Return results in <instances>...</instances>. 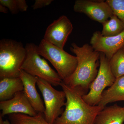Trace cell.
I'll return each instance as SVG.
<instances>
[{
  "label": "cell",
  "instance_id": "obj_1",
  "mask_svg": "<svg viewBox=\"0 0 124 124\" xmlns=\"http://www.w3.org/2000/svg\"><path fill=\"white\" fill-rule=\"evenodd\" d=\"M71 46L70 50L77 58V66L69 79L63 82L84 95L88 93L90 85L97 75L100 53L88 44L80 46L73 42Z\"/></svg>",
  "mask_w": 124,
  "mask_h": 124
},
{
  "label": "cell",
  "instance_id": "obj_2",
  "mask_svg": "<svg viewBox=\"0 0 124 124\" xmlns=\"http://www.w3.org/2000/svg\"><path fill=\"white\" fill-rule=\"evenodd\" d=\"M60 85L66 94L65 108L53 124H94L96 116L104 107L87 104L80 93L63 81Z\"/></svg>",
  "mask_w": 124,
  "mask_h": 124
},
{
  "label": "cell",
  "instance_id": "obj_3",
  "mask_svg": "<svg viewBox=\"0 0 124 124\" xmlns=\"http://www.w3.org/2000/svg\"><path fill=\"white\" fill-rule=\"evenodd\" d=\"M26 55L22 42L10 39L0 41V79L19 77Z\"/></svg>",
  "mask_w": 124,
  "mask_h": 124
},
{
  "label": "cell",
  "instance_id": "obj_4",
  "mask_svg": "<svg viewBox=\"0 0 124 124\" xmlns=\"http://www.w3.org/2000/svg\"><path fill=\"white\" fill-rule=\"evenodd\" d=\"M37 50L40 56L50 62L63 82H66L69 79L75 70L78 64L77 58L67 53L63 49L43 39L37 46Z\"/></svg>",
  "mask_w": 124,
  "mask_h": 124
},
{
  "label": "cell",
  "instance_id": "obj_5",
  "mask_svg": "<svg viewBox=\"0 0 124 124\" xmlns=\"http://www.w3.org/2000/svg\"><path fill=\"white\" fill-rule=\"evenodd\" d=\"M37 46L33 43L26 45V55L21 70L46 81L53 86L60 85L63 81L60 76L46 60L41 57L37 52Z\"/></svg>",
  "mask_w": 124,
  "mask_h": 124
},
{
  "label": "cell",
  "instance_id": "obj_6",
  "mask_svg": "<svg viewBox=\"0 0 124 124\" xmlns=\"http://www.w3.org/2000/svg\"><path fill=\"white\" fill-rule=\"evenodd\" d=\"M37 78V85L44 99L45 119L49 124H53L63 112L62 107L65 106L66 101V94L63 91L54 88L46 81Z\"/></svg>",
  "mask_w": 124,
  "mask_h": 124
},
{
  "label": "cell",
  "instance_id": "obj_7",
  "mask_svg": "<svg viewBox=\"0 0 124 124\" xmlns=\"http://www.w3.org/2000/svg\"><path fill=\"white\" fill-rule=\"evenodd\" d=\"M109 62L106 55L100 53V66L97 75L90 85L88 93L82 96L83 100L89 105H98L104 89L111 86L115 81L116 78L111 70Z\"/></svg>",
  "mask_w": 124,
  "mask_h": 124
},
{
  "label": "cell",
  "instance_id": "obj_8",
  "mask_svg": "<svg viewBox=\"0 0 124 124\" xmlns=\"http://www.w3.org/2000/svg\"><path fill=\"white\" fill-rule=\"evenodd\" d=\"M73 10L77 13L85 14L92 20L102 24L113 15L106 1L77 0Z\"/></svg>",
  "mask_w": 124,
  "mask_h": 124
},
{
  "label": "cell",
  "instance_id": "obj_9",
  "mask_svg": "<svg viewBox=\"0 0 124 124\" xmlns=\"http://www.w3.org/2000/svg\"><path fill=\"white\" fill-rule=\"evenodd\" d=\"M73 29L70 20L66 16H62L48 27L44 39L52 45L63 49Z\"/></svg>",
  "mask_w": 124,
  "mask_h": 124
},
{
  "label": "cell",
  "instance_id": "obj_10",
  "mask_svg": "<svg viewBox=\"0 0 124 124\" xmlns=\"http://www.w3.org/2000/svg\"><path fill=\"white\" fill-rule=\"evenodd\" d=\"M90 45L95 51L104 54L108 60L120 49L124 47V31L115 36L106 37L97 31L93 33Z\"/></svg>",
  "mask_w": 124,
  "mask_h": 124
},
{
  "label": "cell",
  "instance_id": "obj_11",
  "mask_svg": "<svg viewBox=\"0 0 124 124\" xmlns=\"http://www.w3.org/2000/svg\"><path fill=\"white\" fill-rule=\"evenodd\" d=\"M0 109L2 117L15 113L35 116L38 113L32 106L23 91L16 93L11 99L0 101Z\"/></svg>",
  "mask_w": 124,
  "mask_h": 124
},
{
  "label": "cell",
  "instance_id": "obj_12",
  "mask_svg": "<svg viewBox=\"0 0 124 124\" xmlns=\"http://www.w3.org/2000/svg\"><path fill=\"white\" fill-rule=\"evenodd\" d=\"M19 77L23 84V91L32 106L37 113L44 114V103L36 88L37 78L31 75L22 70L20 71Z\"/></svg>",
  "mask_w": 124,
  "mask_h": 124
},
{
  "label": "cell",
  "instance_id": "obj_13",
  "mask_svg": "<svg viewBox=\"0 0 124 124\" xmlns=\"http://www.w3.org/2000/svg\"><path fill=\"white\" fill-rule=\"evenodd\" d=\"M124 108L117 104L105 107L95 117L94 124H124Z\"/></svg>",
  "mask_w": 124,
  "mask_h": 124
},
{
  "label": "cell",
  "instance_id": "obj_14",
  "mask_svg": "<svg viewBox=\"0 0 124 124\" xmlns=\"http://www.w3.org/2000/svg\"><path fill=\"white\" fill-rule=\"evenodd\" d=\"M124 101V75L116 78L111 86L103 93L99 106L105 107L111 103Z\"/></svg>",
  "mask_w": 124,
  "mask_h": 124
},
{
  "label": "cell",
  "instance_id": "obj_15",
  "mask_svg": "<svg viewBox=\"0 0 124 124\" xmlns=\"http://www.w3.org/2000/svg\"><path fill=\"white\" fill-rule=\"evenodd\" d=\"M23 90V84L20 77L0 79V101L11 99L16 93Z\"/></svg>",
  "mask_w": 124,
  "mask_h": 124
},
{
  "label": "cell",
  "instance_id": "obj_16",
  "mask_svg": "<svg viewBox=\"0 0 124 124\" xmlns=\"http://www.w3.org/2000/svg\"><path fill=\"white\" fill-rule=\"evenodd\" d=\"M102 24L103 28L101 33L104 36L117 35L124 31V23L114 14Z\"/></svg>",
  "mask_w": 124,
  "mask_h": 124
},
{
  "label": "cell",
  "instance_id": "obj_17",
  "mask_svg": "<svg viewBox=\"0 0 124 124\" xmlns=\"http://www.w3.org/2000/svg\"><path fill=\"white\" fill-rule=\"evenodd\" d=\"M11 124H50L46 122L43 113H38L35 116L15 113L9 115Z\"/></svg>",
  "mask_w": 124,
  "mask_h": 124
},
{
  "label": "cell",
  "instance_id": "obj_18",
  "mask_svg": "<svg viewBox=\"0 0 124 124\" xmlns=\"http://www.w3.org/2000/svg\"><path fill=\"white\" fill-rule=\"evenodd\" d=\"M109 62L111 70L116 78L124 75V47L113 55Z\"/></svg>",
  "mask_w": 124,
  "mask_h": 124
},
{
  "label": "cell",
  "instance_id": "obj_19",
  "mask_svg": "<svg viewBox=\"0 0 124 124\" xmlns=\"http://www.w3.org/2000/svg\"><path fill=\"white\" fill-rule=\"evenodd\" d=\"M113 14L124 23V0H107Z\"/></svg>",
  "mask_w": 124,
  "mask_h": 124
},
{
  "label": "cell",
  "instance_id": "obj_20",
  "mask_svg": "<svg viewBox=\"0 0 124 124\" xmlns=\"http://www.w3.org/2000/svg\"><path fill=\"white\" fill-rule=\"evenodd\" d=\"M0 4L7 7L12 14H15L19 12L17 0H0Z\"/></svg>",
  "mask_w": 124,
  "mask_h": 124
},
{
  "label": "cell",
  "instance_id": "obj_21",
  "mask_svg": "<svg viewBox=\"0 0 124 124\" xmlns=\"http://www.w3.org/2000/svg\"><path fill=\"white\" fill-rule=\"evenodd\" d=\"M53 1V0H36L32 7L33 10L41 8L49 5Z\"/></svg>",
  "mask_w": 124,
  "mask_h": 124
},
{
  "label": "cell",
  "instance_id": "obj_22",
  "mask_svg": "<svg viewBox=\"0 0 124 124\" xmlns=\"http://www.w3.org/2000/svg\"><path fill=\"white\" fill-rule=\"evenodd\" d=\"M18 8L19 11L24 12L26 11L28 8V6L25 0H17Z\"/></svg>",
  "mask_w": 124,
  "mask_h": 124
},
{
  "label": "cell",
  "instance_id": "obj_23",
  "mask_svg": "<svg viewBox=\"0 0 124 124\" xmlns=\"http://www.w3.org/2000/svg\"><path fill=\"white\" fill-rule=\"evenodd\" d=\"M8 9L3 5L0 4V12L4 13H7L8 11Z\"/></svg>",
  "mask_w": 124,
  "mask_h": 124
},
{
  "label": "cell",
  "instance_id": "obj_24",
  "mask_svg": "<svg viewBox=\"0 0 124 124\" xmlns=\"http://www.w3.org/2000/svg\"><path fill=\"white\" fill-rule=\"evenodd\" d=\"M0 124H4V121L2 119V116L0 115Z\"/></svg>",
  "mask_w": 124,
  "mask_h": 124
},
{
  "label": "cell",
  "instance_id": "obj_25",
  "mask_svg": "<svg viewBox=\"0 0 124 124\" xmlns=\"http://www.w3.org/2000/svg\"><path fill=\"white\" fill-rule=\"evenodd\" d=\"M4 124H11L10 122H9L8 120H5L4 121Z\"/></svg>",
  "mask_w": 124,
  "mask_h": 124
},
{
  "label": "cell",
  "instance_id": "obj_26",
  "mask_svg": "<svg viewBox=\"0 0 124 124\" xmlns=\"http://www.w3.org/2000/svg\"><path fill=\"white\" fill-rule=\"evenodd\" d=\"M123 108H124V107H123Z\"/></svg>",
  "mask_w": 124,
  "mask_h": 124
}]
</instances>
